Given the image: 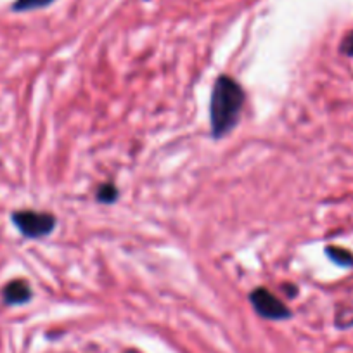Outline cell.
Masks as SVG:
<instances>
[{
	"instance_id": "1",
	"label": "cell",
	"mask_w": 353,
	"mask_h": 353,
	"mask_svg": "<svg viewBox=\"0 0 353 353\" xmlns=\"http://www.w3.org/2000/svg\"><path fill=\"white\" fill-rule=\"evenodd\" d=\"M246 94L232 77L220 74L215 80L210 101V121L215 139L225 137L239 123Z\"/></svg>"
},
{
	"instance_id": "4",
	"label": "cell",
	"mask_w": 353,
	"mask_h": 353,
	"mask_svg": "<svg viewBox=\"0 0 353 353\" xmlns=\"http://www.w3.org/2000/svg\"><path fill=\"white\" fill-rule=\"evenodd\" d=\"M2 296H4V301L8 305H23L32 300L33 291L26 281L16 279L6 284L4 291H2Z\"/></svg>"
},
{
	"instance_id": "5",
	"label": "cell",
	"mask_w": 353,
	"mask_h": 353,
	"mask_svg": "<svg viewBox=\"0 0 353 353\" xmlns=\"http://www.w3.org/2000/svg\"><path fill=\"white\" fill-rule=\"evenodd\" d=\"M325 256L343 269H353V253L341 246H327L325 248Z\"/></svg>"
},
{
	"instance_id": "7",
	"label": "cell",
	"mask_w": 353,
	"mask_h": 353,
	"mask_svg": "<svg viewBox=\"0 0 353 353\" xmlns=\"http://www.w3.org/2000/svg\"><path fill=\"white\" fill-rule=\"evenodd\" d=\"M54 0H16L12 4V11L23 12V11H33V9H42L52 4Z\"/></svg>"
},
{
	"instance_id": "8",
	"label": "cell",
	"mask_w": 353,
	"mask_h": 353,
	"mask_svg": "<svg viewBox=\"0 0 353 353\" xmlns=\"http://www.w3.org/2000/svg\"><path fill=\"white\" fill-rule=\"evenodd\" d=\"M339 50H341V54H345V56L353 57V32H350L348 35L343 39L341 46H339Z\"/></svg>"
},
{
	"instance_id": "9",
	"label": "cell",
	"mask_w": 353,
	"mask_h": 353,
	"mask_svg": "<svg viewBox=\"0 0 353 353\" xmlns=\"http://www.w3.org/2000/svg\"><path fill=\"white\" fill-rule=\"evenodd\" d=\"M291 288H293V286H291V284H290V286H284V293H290L291 296H296L298 290H291Z\"/></svg>"
},
{
	"instance_id": "3",
	"label": "cell",
	"mask_w": 353,
	"mask_h": 353,
	"mask_svg": "<svg viewBox=\"0 0 353 353\" xmlns=\"http://www.w3.org/2000/svg\"><path fill=\"white\" fill-rule=\"evenodd\" d=\"M251 307L254 308L260 317L269 319V321H286L291 317V310L279 300L274 296L269 290L265 288H256L250 293Z\"/></svg>"
},
{
	"instance_id": "6",
	"label": "cell",
	"mask_w": 353,
	"mask_h": 353,
	"mask_svg": "<svg viewBox=\"0 0 353 353\" xmlns=\"http://www.w3.org/2000/svg\"><path fill=\"white\" fill-rule=\"evenodd\" d=\"M118 196H120V192H118L117 185L111 184V182H106V184L99 185L96 198H97V201H99V203H104V205H111V203L117 201Z\"/></svg>"
},
{
	"instance_id": "2",
	"label": "cell",
	"mask_w": 353,
	"mask_h": 353,
	"mask_svg": "<svg viewBox=\"0 0 353 353\" xmlns=\"http://www.w3.org/2000/svg\"><path fill=\"white\" fill-rule=\"evenodd\" d=\"M11 220L18 227L19 232L25 237H28V239H39V237L49 236L57 225V219L54 215L42 212H32V210L14 212L11 215Z\"/></svg>"
}]
</instances>
